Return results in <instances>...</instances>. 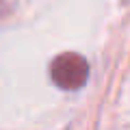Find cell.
<instances>
[{
  "label": "cell",
  "instance_id": "cell-1",
  "mask_svg": "<svg viewBox=\"0 0 130 130\" xmlns=\"http://www.w3.org/2000/svg\"><path fill=\"white\" fill-rule=\"evenodd\" d=\"M50 78L56 87L65 91H74L80 89L89 78V65L76 52H65L59 54L50 65Z\"/></svg>",
  "mask_w": 130,
  "mask_h": 130
}]
</instances>
